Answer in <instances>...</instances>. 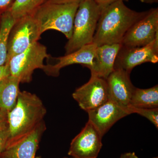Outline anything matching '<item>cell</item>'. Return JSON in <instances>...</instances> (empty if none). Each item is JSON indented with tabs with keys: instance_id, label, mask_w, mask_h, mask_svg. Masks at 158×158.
I'll return each instance as SVG.
<instances>
[{
	"instance_id": "cell-17",
	"label": "cell",
	"mask_w": 158,
	"mask_h": 158,
	"mask_svg": "<svg viewBox=\"0 0 158 158\" xmlns=\"http://www.w3.org/2000/svg\"><path fill=\"white\" fill-rule=\"evenodd\" d=\"M130 106L148 109L158 108V85L148 89L135 88L130 101Z\"/></svg>"
},
{
	"instance_id": "cell-21",
	"label": "cell",
	"mask_w": 158,
	"mask_h": 158,
	"mask_svg": "<svg viewBox=\"0 0 158 158\" xmlns=\"http://www.w3.org/2000/svg\"><path fill=\"white\" fill-rule=\"evenodd\" d=\"M9 138L8 123L0 127V156L6 148Z\"/></svg>"
},
{
	"instance_id": "cell-27",
	"label": "cell",
	"mask_w": 158,
	"mask_h": 158,
	"mask_svg": "<svg viewBox=\"0 0 158 158\" xmlns=\"http://www.w3.org/2000/svg\"><path fill=\"white\" fill-rule=\"evenodd\" d=\"M119 158H138L134 152H127L123 154Z\"/></svg>"
},
{
	"instance_id": "cell-5",
	"label": "cell",
	"mask_w": 158,
	"mask_h": 158,
	"mask_svg": "<svg viewBox=\"0 0 158 158\" xmlns=\"http://www.w3.org/2000/svg\"><path fill=\"white\" fill-rule=\"evenodd\" d=\"M50 56L45 46L36 42L19 54L9 59L6 65L10 75L18 79L20 83L32 81L33 74L37 69H43L44 59Z\"/></svg>"
},
{
	"instance_id": "cell-1",
	"label": "cell",
	"mask_w": 158,
	"mask_h": 158,
	"mask_svg": "<svg viewBox=\"0 0 158 158\" xmlns=\"http://www.w3.org/2000/svg\"><path fill=\"white\" fill-rule=\"evenodd\" d=\"M130 9L124 2L118 1L103 9L94 36L93 43L97 46L121 44L130 28L147 14Z\"/></svg>"
},
{
	"instance_id": "cell-25",
	"label": "cell",
	"mask_w": 158,
	"mask_h": 158,
	"mask_svg": "<svg viewBox=\"0 0 158 158\" xmlns=\"http://www.w3.org/2000/svg\"><path fill=\"white\" fill-rule=\"evenodd\" d=\"M98 5L102 6V7H104L110 5L112 3L118 1H123V2H128L129 0H94Z\"/></svg>"
},
{
	"instance_id": "cell-20",
	"label": "cell",
	"mask_w": 158,
	"mask_h": 158,
	"mask_svg": "<svg viewBox=\"0 0 158 158\" xmlns=\"http://www.w3.org/2000/svg\"><path fill=\"white\" fill-rule=\"evenodd\" d=\"M129 110L131 113H135L145 117L154 125L156 128L158 127V108H140L130 106Z\"/></svg>"
},
{
	"instance_id": "cell-31",
	"label": "cell",
	"mask_w": 158,
	"mask_h": 158,
	"mask_svg": "<svg viewBox=\"0 0 158 158\" xmlns=\"http://www.w3.org/2000/svg\"><path fill=\"white\" fill-rule=\"evenodd\" d=\"M158 158L157 157H154V158Z\"/></svg>"
},
{
	"instance_id": "cell-32",
	"label": "cell",
	"mask_w": 158,
	"mask_h": 158,
	"mask_svg": "<svg viewBox=\"0 0 158 158\" xmlns=\"http://www.w3.org/2000/svg\"><path fill=\"white\" fill-rule=\"evenodd\" d=\"M67 158V157H65V158Z\"/></svg>"
},
{
	"instance_id": "cell-11",
	"label": "cell",
	"mask_w": 158,
	"mask_h": 158,
	"mask_svg": "<svg viewBox=\"0 0 158 158\" xmlns=\"http://www.w3.org/2000/svg\"><path fill=\"white\" fill-rule=\"evenodd\" d=\"M87 113L88 121L103 137L117 121L131 114L129 110L110 99L101 106Z\"/></svg>"
},
{
	"instance_id": "cell-4",
	"label": "cell",
	"mask_w": 158,
	"mask_h": 158,
	"mask_svg": "<svg viewBox=\"0 0 158 158\" xmlns=\"http://www.w3.org/2000/svg\"><path fill=\"white\" fill-rule=\"evenodd\" d=\"M78 3L54 4L46 2L32 15L38 23L41 34L56 30L69 39L72 35L74 19L78 8Z\"/></svg>"
},
{
	"instance_id": "cell-7",
	"label": "cell",
	"mask_w": 158,
	"mask_h": 158,
	"mask_svg": "<svg viewBox=\"0 0 158 158\" xmlns=\"http://www.w3.org/2000/svg\"><path fill=\"white\" fill-rule=\"evenodd\" d=\"M158 36V9L148 11L147 14L135 23L127 31L121 44L127 47L144 46Z\"/></svg>"
},
{
	"instance_id": "cell-3",
	"label": "cell",
	"mask_w": 158,
	"mask_h": 158,
	"mask_svg": "<svg viewBox=\"0 0 158 158\" xmlns=\"http://www.w3.org/2000/svg\"><path fill=\"white\" fill-rule=\"evenodd\" d=\"M103 8L94 0H83L79 4L74 19L72 35L65 45V55L93 43L98 23Z\"/></svg>"
},
{
	"instance_id": "cell-29",
	"label": "cell",
	"mask_w": 158,
	"mask_h": 158,
	"mask_svg": "<svg viewBox=\"0 0 158 158\" xmlns=\"http://www.w3.org/2000/svg\"><path fill=\"white\" fill-rule=\"evenodd\" d=\"M1 15H2V14L0 13V27H1Z\"/></svg>"
},
{
	"instance_id": "cell-28",
	"label": "cell",
	"mask_w": 158,
	"mask_h": 158,
	"mask_svg": "<svg viewBox=\"0 0 158 158\" xmlns=\"http://www.w3.org/2000/svg\"><path fill=\"white\" fill-rule=\"evenodd\" d=\"M142 3H147V4H153L157 3L158 0H140Z\"/></svg>"
},
{
	"instance_id": "cell-16",
	"label": "cell",
	"mask_w": 158,
	"mask_h": 158,
	"mask_svg": "<svg viewBox=\"0 0 158 158\" xmlns=\"http://www.w3.org/2000/svg\"><path fill=\"white\" fill-rule=\"evenodd\" d=\"M20 82L9 75L0 81V109L9 113L14 107L20 91Z\"/></svg>"
},
{
	"instance_id": "cell-8",
	"label": "cell",
	"mask_w": 158,
	"mask_h": 158,
	"mask_svg": "<svg viewBox=\"0 0 158 158\" xmlns=\"http://www.w3.org/2000/svg\"><path fill=\"white\" fill-rule=\"evenodd\" d=\"M158 62V36L147 45L137 47L122 45L116 57L114 69H119L131 73L133 68L146 62Z\"/></svg>"
},
{
	"instance_id": "cell-23",
	"label": "cell",
	"mask_w": 158,
	"mask_h": 158,
	"mask_svg": "<svg viewBox=\"0 0 158 158\" xmlns=\"http://www.w3.org/2000/svg\"><path fill=\"white\" fill-rule=\"evenodd\" d=\"M8 113L0 109V127L8 124Z\"/></svg>"
},
{
	"instance_id": "cell-30",
	"label": "cell",
	"mask_w": 158,
	"mask_h": 158,
	"mask_svg": "<svg viewBox=\"0 0 158 158\" xmlns=\"http://www.w3.org/2000/svg\"><path fill=\"white\" fill-rule=\"evenodd\" d=\"M36 158H41V157L40 156H37L36 157Z\"/></svg>"
},
{
	"instance_id": "cell-10",
	"label": "cell",
	"mask_w": 158,
	"mask_h": 158,
	"mask_svg": "<svg viewBox=\"0 0 158 158\" xmlns=\"http://www.w3.org/2000/svg\"><path fill=\"white\" fill-rule=\"evenodd\" d=\"M102 137L88 121L71 142L69 155L73 158H97L102 146Z\"/></svg>"
},
{
	"instance_id": "cell-15",
	"label": "cell",
	"mask_w": 158,
	"mask_h": 158,
	"mask_svg": "<svg viewBox=\"0 0 158 158\" xmlns=\"http://www.w3.org/2000/svg\"><path fill=\"white\" fill-rule=\"evenodd\" d=\"M121 44H103L97 47L91 75L107 78L114 69V64Z\"/></svg>"
},
{
	"instance_id": "cell-18",
	"label": "cell",
	"mask_w": 158,
	"mask_h": 158,
	"mask_svg": "<svg viewBox=\"0 0 158 158\" xmlns=\"http://www.w3.org/2000/svg\"><path fill=\"white\" fill-rule=\"evenodd\" d=\"M15 21L10 11L2 13L0 27V66L6 65L9 34Z\"/></svg>"
},
{
	"instance_id": "cell-6",
	"label": "cell",
	"mask_w": 158,
	"mask_h": 158,
	"mask_svg": "<svg viewBox=\"0 0 158 158\" xmlns=\"http://www.w3.org/2000/svg\"><path fill=\"white\" fill-rule=\"evenodd\" d=\"M41 34L39 24L32 15L16 19L9 34L6 63L37 42Z\"/></svg>"
},
{
	"instance_id": "cell-13",
	"label": "cell",
	"mask_w": 158,
	"mask_h": 158,
	"mask_svg": "<svg viewBox=\"0 0 158 158\" xmlns=\"http://www.w3.org/2000/svg\"><path fill=\"white\" fill-rule=\"evenodd\" d=\"M97 47V45L93 43L83 46L73 52L56 58V63L45 65L43 70L48 75L58 77L62 68L77 64L88 67L90 70L93 67Z\"/></svg>"
},
{
	"instance_id": "cell-2",
	"label": "cell",
	"mask_w": 158,
	"mask_h": 158,
	"mask_svg": "<svg viewBox=\"0 0 158 158\" xmlns=\"http://www.w3.org/2000/svg\"><path fill=\"white\" fill-rule=\"evenodd\" d=\"M46 113L42 100L36 94L20 91L16 104L8 113L9 138L6 148L34 131Z\"/></svg>"
},
{
	"instance_id": "cell-19",
	"label": "cell",
	"mask_w": 158,
	"mask_h": 158,
	"mask_svg": "<svg viewBox=\"0 0 158 158\" xmlns=\"http://www.w3.org/2000/svg\"><path fill=\"white\" fill-rule=\"evenodd\" d=\"M48 0H15L10 11L15 19L31 15Z\"/></svg>"
},
{
	"instance_id": "cell-22",
	"label": "cell",
	"mask_w": 158,
	"mask_h": 158,
	"mask_svg": "<svg viewBox=\"0 0 158 158\" xmlns=\"http://www.w3.org/2000/svg\"><path fill=\"white\" fill-rule=\"evenodd\" d=\"M15 0H0V13L10 11Z\"/></svg>"
},
{
	"instance_id": "cell-12",
	"label": "cell",
	"mask_w": 158,
	"mask_h": 158,
	"mask_svg": "<svg viewBox=\"0 0 158 158\" xmlns=\"http://www.w3.org/2000/svg\"><path fill=\"white\" fill-rule=\"evenodd\" d=\"M130 74L123 69H115L106 79L109 98L129 111L130 101L135 88Z\"/></svg>"
},
{
	"instance_id": "cell-9",
	"label": "cell",
	"mask_w": 158,
	"mask_h": 158,
	"mask_svg": "<svg viewBox=\"0 0 158 158\" xmlns=\"http://www.w3.org/2000/svg\"><path fill=\"white\" fill-rule=\"evenodd\" d=\"M72 96L80 107L86 112L96 109L109 99L106 81L91 75L89 81L76 89Z\"/></svg>"
},
{
	"instance_id": "cell-26",
	"label": "cell",
	"mask_w": 158,
	"mask_h": 158,
	"mask_svg": "<svg viewBox=\"0 0 158 158\" xmlns=\"http://www.w3.org/2000/svg\"><path fill=\"white\" fill-rule=\"evenodd\" d=\"M10 75L7 65L0 66V81L5 77Z\"/></svg>"
},
{
	"instance_id": "cell-24",
	"label": "cell",
	"mask_w": 158,
	"mask_h": 158,
	"mask_svg": "<svg viewBox=\"0 0 158 158\" xmlns=\"http://www.w3.org/2000/svg\"><path fill=\"white\" fill-rule=\"evenodd\" d=\"M83 0H48L47 2L54 4H69L78 3L80 4Z\"/></svg>"
},
{
	"instance_id": "cell-14",
	"label": "cell",
	"mask_w": 158,
	"mask_h": 158,
	"mask_svg": "<svg viewBox=\"0 0 158 158\" xmlns=\"http://www.w3.org/2000/svg\"><path fill=\"white\" fill-rule=\"evenodd\" d=\"M46 130L45 122L42 121L28 135L5 148L0 158H36L40 141Z\"/></svg>"
}]
</instances>
